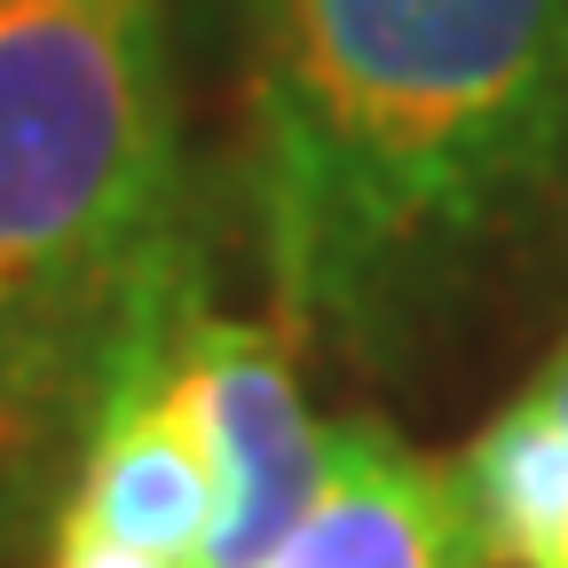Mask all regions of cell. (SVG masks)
Returning <instances> with one entry per match:
<instances>
[{
  "label": "cell",
  "mask_w": 568,
  "mask_h": 568,
  "mask_svg": "<svg viewBox=\"0 0 568 568\" xmlns=\"http://www.w3.org/2000/svg\"><path fill=\"white\" fill-rule=\"evenodd\" d=\"M529 395H545V403H552V410H568V339H560V347H552V355H545V372H537V379H529Z\"/></svg>",
  "instance_id": "obj_7"
},
{
  "label": "cell",
  "mask_w": 568,
  "mask_h": 568,
  "mask_svg": "<svg viewBox=\"0 0 568 568\" xmlns=\"http://www.w3.org/2000/svg\"><path fill=\"white\" fill-rule=\"evenodd\" d=\"M474 568H568V410L506 403L450 466Z\"/></svg>",
  "instance_id": "obj_5"
},
{
  "label": "cell",
  "mask_w": 568,
  "mask_h": 568,
  "mask_svg": "<svg viewBox=\"0 0 568 568\" xmlns=\"http://www.w3.org/2000/svg\"><path fill=\"white\" fill-rule=\"evenodd\" d=\"M276 332L410 379L568 261V0H213Z\"/></svg>",
  "instance_id": "obj_1"
},
{
  "label": "cell",
  "mask_w": 568,
  "mask_h": 568,
  "mask_svg": "<svg viewBox=\"0 0 568 568\" xmlns=\"http://www.w3.org/2000/svg\"><path fill=\"white\" fill-rule=\"evenodd\" d=\"M190 284L166 0H0V450L88 435Z\"/></svg>",
  "instance_id": "obj_2"
},
{
  "label": "cell",
  "mask_w": 568,
  "mask_h": 568,
  "mask_svg": "<svg viewBox=\"0 0 568 568\" xmlns=\"http://www.w3.org/2000/svg\"><path fill=\"white\" fill-rule=\"evenodd\" d=\"M268 568H474L458 489L395 426H324V481Z\"/></svg>",
  "instance_id": "obj_4"
},
{
  "label": "cell",
  "mask_w": 568,
  "mask_h": 568,
  "mask_svg": "<svg viewBox=\"0 0 568 568\" xmlns=\"http://www.w3.org/2000/svg\"><path fill=\"white\" fill-rule=\"evenodd\" d=\"M166 347L222 474V521H213L205 568H268L324 481V426L301 395V347L276 324L222 316L205 293L182 301Z\"/></svg>",
  "instance_id": "obj_3"
},
{
  "label": "cell",
  "mask_w": 568,
  "mask_h": 568,
  "mask_svg": "<svg viewBox=\"0 0 568 568\" xmlns=\"http://www.w3.org/2000/svg\"><path fill=\"white\" fill-rule=\"evenodd\" d=\"M48 568H182V560H159V552H134V545H119V537H103V529H88V521H55V545H48Z\"/></svg>",
  "instance_id": "obj_6"
}]
</instances>
